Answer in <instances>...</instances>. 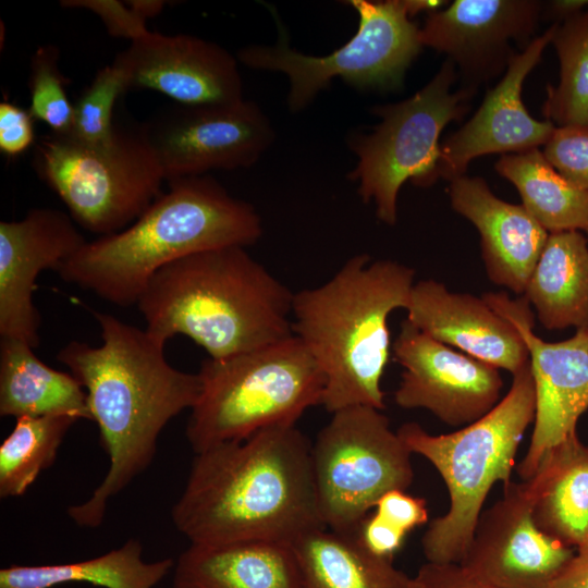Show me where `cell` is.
I'll use <instances>...</instances> for the list:
<instances>
[{
    "label": "cell",
    "instance_id": "obj_1",
    "mask_svg": "<svg viewBox=\"0 0 588 588\" xmlns=\"http://www.w3.org/2000/svg\"><path fill=\"white\" fill-rule=\"evenodd\" d=\"M94 316L101 345L71 341L57 354L86 391L99 443L109 457L100 485L66 511L76 525L87 528L102 524L109 501L151 464L161 431L192 409L201 389L198 372L172 367L164 356L166 343L146 329L110 314Z\"/></svg>",
    "mask_w": 588,
    "mask_h": 588
},
{
    "label": "cell",
    "instance_id": "obj_2",
    "mask_svg": "<svg viewBox=\"0 0 588 588\" xmlns=\"http://www.w3.org/2000/svg\"><path fill=\"white\" fill-rule=\"evenodd\" d=\"M172 522L191 543H291L326 527L321 520L311 444L291 426L213 445L193 460Z\"/></svg>",
    "mask_w": 588,
    "mask_h": 588
},
{
    "label": "cell",
    "instance_id": "obj_3",
    "mask_svg": "<svg viewBox=\"0 0 588 588\" xmlns=\"http://www.w3.org/2000/svg\"><path fill=\"white\" fill-rule=\"evenodd\" d=\"M169 189L125 229L86 242L57 270L61 279L117 305H136L151 278L184 257L246 247L262 234L255 208L208 175L168 181Z\"/></svg>",
    "mask_w": 588,
    "mask_h": 588
},
{
    "label": "cell",
    "instance_id": "obj_4",
    "mask_svg": "<svg viewBox=\"0 0 588 588\" xmlns=\"http://www.w3.org/2000/svg\"><path fill=\"white\" fill-rule=\"evenodd\" d=\"M293 295L245 247L225 246L160 269L136 305L157 340L182 334L223 359L291 338Z\"/></svg>",
    "mask_w": 588,
    "mask_h": 588
},
{
    "label": "cell",
    "instance_id": "obj_5",
    "mask_svg": "<svg viewBox=\"0 0 588 588\" xmlns=\"http://www.w3.org/2000/svg\"><path fill=\"white\" fill-rule=\"evenodd\" d=\"M413 268L390 259L350 258L318 287L293 295V334L324 376L322 406L384 409L381 380L391 354L388 319L406 309L415 284Z\"/></svg>",
    "mask_w": 588,
    "mask_h": 588
},
{
    "label": "cell",
    "instance_id": "obj_6",
    "mask_svg": "<svg viewBox=\"0 0 588 588\" xmlns=\"http://www.w3.org/2000/svg\"><path fill=\"white\" fill-rule=\"evenodd\" d=\"M500 402L483 417L444 434H431L418 422H405L397 434L441 476L449 509L422 535L427 562L461 563L485 501L497 482L509 485L519 444L536 414V388L528 362L512 375Z\"/></svg>",
    "mask_w": 588,
    "mask_h": 588
},
{
    "label": "cell",
    "instance_id": "obj_7",
    "mask_svg": "<svg viewBox=\"0 0 588 588\" xmlns=\"http://www.w3.org/2000/svg\"><path fill=\"white\" fill-rule=\"evenodd\" d=\"M198 375L200 394L185 431L195 454L265 428L295 425L322 404L324 376L294 334L228 358H207Z\"/></svg>",
    "mask_w": 588,
    "mask_h": 588
},
{
    "label": "cell",
    "instance_id": "obj_8",
    "mask_svg": "<svg viewBox=\"0 0 588 588\" xmlns=\"http://www.w3.org/2000/svg\"><path fill=\"white\" fill-rule=\"evenodd\" d=\"M33 166L72 219L100 236L133 223L162 194L166 180L142 126H115L100 144L52 133L36 145Z\"/></svg>",
    "mask_w": 588,
    "mask_h": 588
},
{
    "label": "cell",
    "instance_id": "obj_9",
    "mask_svg": "<svg viewBox=\"0 0 588 588\" xmlns=\"http://www.w3.org/2000/svg\"><path fill=\"white\" fill-rule=\"evenodd\" d=\"M457 77L455 64L446 59L412 97L373 108L380 123L350 142L358 158L351 177L358 182L362 199L373 201L377 217L389 225L396 223L397 196L406 181L429 187L439 179L440 135L465 117L477 93L464 86L452 91Z\"/></svg>",
    "mask_w": 588,
    "mask_h": 588
},
{
    "label": "cell",
    "instance_id": "obj_10",
    "mask_svg": "<svg viewBox=\"0 0 588 588\" xmlns=\"http://www.w3.org/2000/svg\"><path fill=\"white\" fill-rule=\"evenodd\" d=\"M347 3L358 14V29L333 52L318 57L292 49L277 21V44L244 47L237 60L250 69L284 73L290 82L287 105L293 112L306 108L333 77L359 89L396 88L424 47L420 28L411 21L407 0Z\"/></svg>",
    "mask_w": 588,
    "mask_h": 588
},
{
    "label": "cell",
    "instance_id": "obj_11",
    "mask_svg": "<svg viewBox=\"0 0 588 588\" xmlns=\"http://www.w3.org/2000/svg\"><path fill=\"white\" fill-rule=\"evenodd\" d=\"M332 414L311 444L318 509L327 528L353 535L383 494L409 488L412 453L380 409Z\"/></svg>",
    "mask_w": 588,
    "mask_h": 588
},
{
    "label": "cell",
    "instance_id": "obj_12",
    "mask_svg": "<svg viewBox=\"0 0 588 588\" xmlns=\"http://www.w3.org/2000/svg\"><path fill=\"white\" fill-rule=\"evenodd\" d=\"M167 181L256 163L274 132L257 103L177 105L142 125Z\"/></svg>",
    "mask_w": 588,
    "mask_h": 588
},
{
    "label": "cell",
    "instance_id": "obj_13",
    "mask_svg": "<svg viewBox=\"0 0 588 588\" xmlns=\"http://www.w3.org/2000/svg\"><path fill=\"white\" fill-rule=\"evenodd\" d=\"M481 297L516 328L528 351L536 414L528 449L516 467L525 481L550 450L577 433L588 409V327L567 340L546 342L534 332L535 315L524 296L512 299L505 292H489Z\"/></svg>",
    "mask_w": 588,
    "mask_h": 588
},
{
    "label": "cell",
    "instance_id": "obj_14",
    "mask_svg": "<svg viewBox=\"0 0 588 588\" xmlns=\"http://www.w3.org/2000/svg\"><path fill=\"white\" fill-rule=\"evenodd\" d=\"M392 353L403 367L394 392L402 408L427 409L442 422L462 428L500 402L503 380L497 367L434 340L407 319Z\"/></svg>",
    "mask_w": 588,
    "mask_h": 588
},
{
    "label": "cell",
    "instance_id": "obj_15",
    "mask_svg": "<svg viewBox=\"0 0 588 588\" xmlns=\"http://www.w3.org/2000/svg\"><path fill=\"white\" fill-rule=\"evenodd\" d=\"M574 553L536 525L526 482L511 481L482 510L460 564L498 588H546Z\"/></svg>",
    "mask_w": 588,
    "mask_h": 588
},
{
    "label": "cell",
    "instance_id": "obj_16",
    "mask_svg": "<svg viewBox=\"0 0 588 588\" xmlns=\"http://www.w3.org/2000/svg\"><path fill=\"white\" fill-rule=\"evenodd\" d=\"M542 10L535 0H455L428 13L422 46L445 53L464 87L475 88L505 73L510 61L532 40Z\"/></svg>",
    "mask_w": 588,
    "mask_h": 588
},
{
    "label": "cell",
    "instance_id": "obj_17",
    "mask_svg": "<svg viewBox=\"0 0 588 588\" xmlns=\"http://www.w3.org/2000/svg\"><path fill=\"white\" fill-rule=\"evenodd\" d=\"M113 64L123 72L127 89H151L179 105H231L244 99L236 59L196 36L150 32L131 41Z\"/></svg>",
    "mask_w": 588,
    "mask_h": 588
},
{
    "label": "cell",
    "instance_id": "obj_18",
    "mask_svg": "<svg viewBox=\"0 0 588 588\" xmlns=\"http://www.w3.org/2000/svg\"><path fill=\"white\" fill-rule=\"evenodd\" d=\"M72 217L34 208L21 220L0 222V336L39 344L40 315L34 305L36 279L57 271L85 244Z\"/></svg>",
    "mask_w": 588,
    "mask_h": 588
},
{
    "label": "cell",
    "instance_id": "obj_19",
    "mask_svg": "<svg viewBox=\"0 0 588 588\" xmlns=\"http://www.w3.org/2000/svg\"><path fill=\"white\" fill-rule=\"evenodd\" d=\"M556 22L513 57L500 82L489 89L475 114L441 144L439 177L452 181L465 175L477 157L516 154L544 146L555 125L538 121L525 107V78L551 44Z\"/></svg>",
    "mask_w": 588,
    "mask_h": 588
},
{
    "label": "cell",
    "instance_id": "obj_20",
    "mask_svg": "<svg viewBox=\"0 0 588 588\" xmlns=\"http://www.w3.org/2000/svg\"><path fill=\"white\" fill-rule=\"evenodd\" d=\"M407 320L434 340L512 375L529 359L516 328L482 298L427 279L415 282Z\"/></svg>",
    "mask_w": 588,
    "mask_h": 588
},
{
    "label": "cell",
    "instance_id": "obj_21",
    "mask_svg": "<svg viewBox=\"0 0 588 588\" xmlns=\"http://www.w3.org/2000/svg\"><path fill=\"white\" fill-rule=\"evenodd\" d=\"M451 207L480 235L481 256L494 284L522 295L546 245L547 232L523 207L497 197L480 176L450 181Z\"/></svg>",
    "mask_w": 588,
    "mask_h": 588
},
{
    "label": "cell",
    "instance_id": "obj_22",
    "mask_svg": "<svg viewBox=\"0 0 588 588\" xmlns=\"http://www.w3.org/2000/svg\"><path fill=\"white\" fill-rule=\"evenodd\" d=\"M173 588H304L291 543H191L174 565Z\"/></svg>",
    "mask_w": 588,
    "mask_h": 588
},
{
    "label": "cell",
    "instance_id": "obj_23",
    "mask_svg": "<svg viewBox=\"0 0 588 588\" xmlns=\"http://www.w3.org/2000/svg\"><path fill=\"white\" fill-rule=\"evenodd\" d=\"M525 482L540 530L575 550L588 541V445L577 433L550 450Z\"/></svg>",
    "mask_w": 588,
    "mask_h": 588
},
{
    "label": "cell",
    "instance_id": "obj_24",
    "mask_svg": "<svg viewBox=\"0 0 588 588\" xmlns=\"http://www.w3.org/2000/svg\"><path fill=\"white\" fill-rule=\"evenodd\" d=\"M523 296L547 330L588 327V238L549 233Z\"/></svg>",
    "mask_w": 588,
    "mask_h": 588
},
{
    "label": "cell",
    "instance_id": "obj_25",
    "mask_svg": "<svg viewBox=\"0 0 588 588\" xmlns=\"http://www.w3.org/2000/svg\"><path fill=\"white\" fill-rule=\"evenodd\" d=\"M304 588H420L416 577L396 568L393 559L368 551L356 534L327 527L291 542Z\"/></svg>",
    "mask_w": 588,
    "mask_h": 588
},
{
    "label": "cell",
    "instance_id": "obj_26",
    "mask_svg": "<svg viewBox=\"0 0 588 588\" xmlns=\"http://www.w3.org/2000/svg\"><path fill=\"white\" fill-rule=\"evenodd\" d=\"M27 342L1 338L0 415L2 417L71 414L91 420L87 394L72 375L41 362Z\"/></svg>",
    "mask_w": 588,
    "mask_h": 588
},
{
    "label": "cell",
    "instance_id": "obj_27",
    "mask_svg": "<svg viewBox=\"0 0 588 588\" xmlns=\"http://www.w3.org/2000/svg\"><path fill=\"white\" fill-rule=\"evenodd\" d=\"M143 547L128 539L102 555L73 563L49 565L12 564L0 571V588H52L86 583L102 588H154L174 567V560L142 559Z\"/></svg>",
    "mask_w": 588,
    "mask_h": 588
},
{
    "label": "cell",
    "instance_id": "obj_28",
    "mask_svg": "<svg viewBox=\"0 0 588 588\" xmlns=\"http://www.w3.org/2000/svg\"><path fill=\"white\" fill-rule=\"evenodd\" d=\"M494 168L516 187L523 207L547 232L588 229V194L564 179L539 148L502 155Z\"/></svg>",
    "mask_w": 588,
    "mask_h": 588
},
{
    "label": "cell",
    "instance_id": "obj_29",
    "mask_svg": "<svg viewBox=\"0 0 588 588\" xmlns=\"http://www.w3.org/2000/svg\"><path fill=\"white\" fill-rule=\"evenodd\" d=\"M79 420L71 414L22 416L0 445V498L22 497L56 461L70 428Z\"/></svg>",
    "mask_w": 588,
    "mask_h": 588
},
{
    "label": "cell",
    "instance_id": "obj_30",
    "mask_svg": "<svg viewBox=\"0 0 588 588\" xmlns=\"http://www.w3.org/2000/svg\"><path fill=\"white\" fill-rule=\"evenodd\" d=\"M551 44L560 62V81L558 86H547L542 113L556 127H588V10L556 21Z\"/></svg>",
    "mask_w": 588,
    "mask_h": 588
},
{
    "label": "cell",
    "instance_id": "obj_31",
    "mask_svg": "<svg viewBox=\"0 0 588 588\" xmlns=\"http://www.w3.org/2000/svg\"><path fill=\"white\" fill-rule=\"evenodd\" d=\"M59 60V48L50 44L38 47L32 56L28 111L35 120L47 124L52 133L68 134L74 107L66 94L69 81L60 70Z\"/></svg>",
    "mask_w": 588,
    "mask_h": 588
},
{
    "label": "cell",
    "instance_id": "obj_32",
    "mask_svg": "<svg viewBox=\"0 0 588 588\" xmlns=\"http://www.w3.org/2000/svg\"><path fill=\"white\" fill-rule=\"evenodd\" d=\"M126 90L125 76L115 64L101 68L73 105L72 126L64 135L86 144L109 140L117 126L113 122L114 105Z\"/></svg>",
    "mask_w": 588,
    "mask_h": 588
},
{
    "label": "cell",
    "instance_id": "obj_33",
    "mask_svg": "<svg viewBox=\"0 0 588 588\" xmlns=\"http://www.w3.org/2000/svg\"><path fill=\"white\" fill-rule=\"evenodd\" d=\"M542 152L564 179L588 194V127L555 126Z\"/></svg>",
    "mask_w": 588,
    "mask_h": 588
},
{
    "label": "cell",
    "instance_id": "obj_34",
    "mask_svg": "<svg viewBox=\"0 0 588 588\" xmlns=\"http://www.w3.org/2000/svg\"><path fill=\"white\" fill-rule=\"evenodd\" d=\"M65 8L86 9L97 14L110 35L134 41L150 33L146 21L136 14L126 2L117 0H64Z\"/></svg>",
    "mask_w": 588,
    "mask_h": 588
},
{
    "label": "cell",
    "instance_id": "obj_35",
    "mask_svg": "<svg viewBox=\"0 0 588 588\" xmlns=\"http://www.w3.org/2000/svg\"><path fill=\"white\" fill-rule=\"evenodd\" d=\"M375 514L406 535L428 520L425 499L399 489L387 492L378 500Z\"/></svg>",
    "mask_w": 588,
    "mask_h": 588
},
{
    "label": "cell",
    "instance_id": "obj_36",
    "mask_svg": "<svg viewBox=\"0 0 588 588\" xmlns=\"http://www.w3.org/2000/svg\"><path fill=\"white\" fill-rule=\"evenodd\" d=\"M34 118L8 100L0 102V150L10 158L29 149L35 142Z\"/></svg>",
    "mask_w": 588,
    "mask_h": 588
},
{
    "label": "cell",
    "instance_id": "obj_37",
    "mask_svg": "<svg viewBox=\"0 0 588 588\" xmlns=\"http://www.w3.org/2000/svg\"><path fill=\"white\" fill-rule=\"evenodd\" d=\"M420 588H498L460 563H424L415 575Z\"/></svg>",
    "mask_w": 588,
    "mask_h": 588
},
{
    "label": "cell",
    "instance_id": "obj_38",
    "mask_svg": "<svg viewBox=\"0 0 588 588\" xmlns=\"http://www.w3.org/2000/svg\"><path fill=\"white\" fill-rule=\"evenodd\" d=\"M356 536L371 553L393 559L402 548L406 534L373 513L362 522Z\"/></svg>",
    "mask_w": 588,
    "mask_h": 588
},
{
    "label": "cell",
    "instance_id": "obj_39",
    "mask_svg": "<svg viewBox=\"0 0 588 588\" xmlns=\"http://www.w3.org/2000/svg\"><path fill=\"white\" fill-rule=\"evenodd\" d=\"M546 588H588V541L575 550L571 560Z\"/></svg>",
    "mask_w": 588,
    "mask_h": 588
},
{
    "label": "cell",
    "instance_id": "obj_40",
    "mask_svg": "<svg viewBox=\"0 0 588 588\" xmlns=\"http://www.w3.org/2000/svg\"><path fill=\"white\" fill-rule=\"evenodd\" d=\"M126 3L145 21L158 15L166 5V2L161 0H131Z\"/></svg>",
    "mask_w": 588,
    "mask_h": 588
},
{
    "label": "cell",
    "instance_id": "obj_41",
    "mask_svg": "<svg viewBox=\"0 0 588 588\" xmlns=\"http://www.w3.org/2000/svg\"><path fill=\"white\" fill-rule=\"evenodd\" d=\"M585 232L587 233V238H588V229Z\"/></svg>",
    "mask_w": 588,
    "mask_h": 588
}]
</instances>
